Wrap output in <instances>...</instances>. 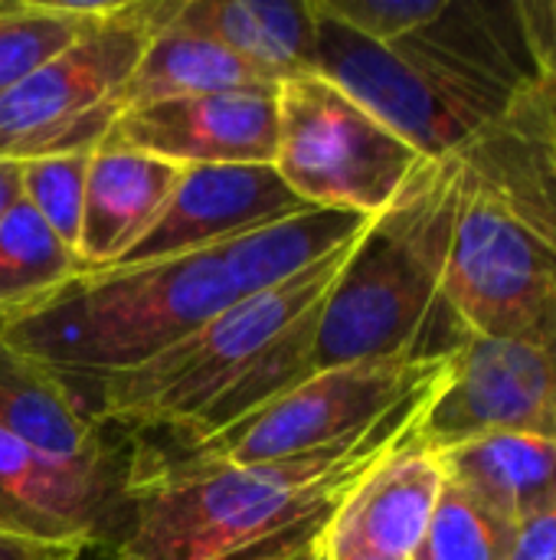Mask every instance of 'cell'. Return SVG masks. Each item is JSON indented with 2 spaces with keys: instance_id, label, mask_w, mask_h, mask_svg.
Instances as JSON below:
<instances>
[{
  "instance_id": "cell-1",
  "label": "cell",
  "mask_w": 556,
  "mask_h": 560,
  "mask_svg": "<svg viewBox=\"0 0 556 560\" xmlns=\"http://www.w3.org/2000/svg\"><path fill=\"white\" fill-rule=\"evenodd\" d=\"M446 381L413 394L370 430L308 456L210 463L144 450L128 459L118 525L105 545L118 560L308 558L347 495L419 433Z\"/></svg>"
},
{
  "instance_id": "cell-2",
  "label": "cell",
  "mask_w": 556,
  "mask_h": 560,
  "mask_svg": "<svg viewBox=\"0 0 556 560\" xmlns=\"http://www.w3.org/2000/svg\"><path fill=\"white\" fill-rule=\"evenodd\" d=\"M370 220L351 210L311 207L200 253L79 272L43 308L7 325L3 341L62 377L125 371L226 308L311 269L354 243Z\"/></svg>"
},
{
  "instance_id": "cell-3",
  "label": "cell",
  "mask_w": 556,
  "mask_h": 560,
  "mask_svg": "<svg viewBox=\"0 0 556 560\" xmlns=\"http://www.w3.org/2000/svg\"><path fill=\"white\" fill-rule=\"evenodd\" d=\"M452 161L446 299L501 338L556 302V92L537 82Z\"/></svg>"
},
{
  "instance_id": "cell-4",
  "label": "cell",
  "mask_w": 556,
  "mask_h": 560,
  "mask_svg": "<svg viewBox=\"0 0 556 560\" xmlns=\"http://www.w3.org/2000/svg\"><path fill=\"white\" fill-rule=\"evenodd\" d=\"M452 161H426L370 220L318 322V371L364 361H442L469 341L446 299Z\"/></svg>"
},
{
  "instance_id": "cell-5",
  "label": "cell",
  "mask_w": 556,
  "mask_h": 560,
  "mask_svg": "<svg viewBox=\"0 0 556 560\" xmlns=\"http://www.w3.org/2000/svg\"><path fill=\"white\" fill-rule=\"evenodd\" d=\"M360 236L295 279L226 308L134 368L72 377L85 381L95 394L88 404L92 420L125 433H164L177 446L187 443L200 423L262 364L269 348L298 318L324 305Z\"/></svg>"
},
{
  "instance_id": "cell-6",
  "label": "cell",
  "mask_w": 556,
  "mask_h": 560,
  "mask_svg": "<svg viewBox=\"0 0 556 560\" xmlns=\"http://www.w3.org/2000/svg\"><path fill=\"white\" fill-rule=\"evenodd\" d=\"M272 167L318 210L380 217L429 161L321 72L279 82Z\"/></svg>"
},
{
  "instance_id": "cell-7",
  "label": "cell",
  "mask_w": 556,
  "mask_h": 560,
  "mask_svg": "<svg viewBox=\"0 0 556 560\" xmlns=\"http://www.w3.org/2000/svg\"><path fill=\"white\" fill-rule=\"evenodd\" d=\"M157 30V0L121 3L69 49L0 92V158L88 154L111 128L108 98L141 62Z\"/></svg>"
},
{
  "instance_id": "cell-8",
  "label": "cell",
  "mask_w": 556,
  "mask_h": 560,
  "mask_svg": "<svg viewBox=\"0 0 556 560\" xmlns=\"http://www.w3.org/2000/svg\"><path fill=\"white\" fill-rule=\"evenodd\" d=\"M315 7V66L360 108L413 144L423 158H449L518 98L456 79L400 46L374 43Z\"/></svg>"
},
{
  "instance_id": "cell-9",
  "label": "cell",
  "mask_w": 556,
  "mask_h": 560,
  "mask_svg": "<svg viewBox=\"0 0 556 560\" xmlns=\"http://www.w3.org/2000/svg\"><path fill=\"white\" fill-rule=\"evenodd\" d=\"M449 371L452 358L321 368L236 427L174 453L210 463H269L308 456L370 430L413 394L446 381Z\"/></svg>"
},
{
  "instance_id": "cell-10",
  "label": "cell",
  "mask_w": 556,
  "mask_h": 560,
  "mask_svg": "<svg viewBox=\"0 0 556 560\" xmlns=\"http://www.w3.org/2000/svg\"><path fill=\"white\" fill-rule=\"evenodd\" d=\"M488 433L556 440V302L511 335H469L419 423V443L433 450Z\"/></svg>"
},
{
  "instance_id": "cell-11",
  "label": "cell",
  "mask_w": 556,
  "mask_h": 560,
  "mask_svg": "<svg viewBox=\"0 0 556 560\" xmlns=\"http://www.w3.org/2000/svg\"><path fill=\"white\" fill-rule=\"evenodd\" d=\"M305 210L311 207L292 194L272 164L187 167L157 223L111 269L200 253Z\"/></svg>"
},
{
  "instance_id": "cell-12",
  "label": "cell",
  "mask_w": 556,
  "mask_h": 560,
  "mask_svg": "<svg viewBox=\"0 0 556 560\" xmlns=\"http://www.w3.org/2000/svg\"><path fill=\"white\" fill-rule=\"evenodd\" d=\"M275 92H210L131 108L102 144L134 148L180 167L272 164L279 141Z\"/></svg>"
},
{
  "instance_id": "cell-13",
  "label": "cell",
  "mask_w": 556,
  "mask_h": 560,
  "mask_svg": "<svg viewBox=\"0 0 556 560\" xmlns=\"http://www.w3.org/2000/svg\"><path fill=\"white\" fill-rule=\"evenodd\" d=\"M125 476L59 466L0 430V528L59 545L108 541Z\"/></svg>"
},
{
  "instance_id": "cell-14",
  "label": "cell",
  "mask_w": 556,
  "mask_h": 560,
  "mask_svg": "<svg viewBox=\"0 0 556 560\" xmlns=\"http://www.w3.org/2000/svg\"><path fill=\"white\" fill-rule=\"evenodd\" d=\"M446 489V469L419 433L390 453L338 509L315 551L413 560Z\"/></svg>"
},
{
  "instance_id": "cell-15",
  "label": "cell",
  "mask_w": 556,
  "mask_h": 560,
  "mask_svg": "<svg viewBox=\"0 0 556 560\" xmlns=\"http://www.w3.org/2000/svg\"><path fill=\"white\" fill-rule=\"evenodd\" d=\"M0 430L33 453L85 472L125 476L102 427L92 420L79 390L46 364L26 358L0 338Z\"/></svg>"
},
{
  "instance_id": "cell-16",
  "label": "cell",
  "mask_w": 556,
  "mask_h": 560,
  "mask_svg": "<svg viewBox=\"0 0 556 560\" xmlns=\"http://www.w3.org/2000/svg\"><path fill=\"white\" fill-rule=\"evenodd\" d=\"M187 167L134 151L98 144L88 158L79 262L82 272L111 269L161 217Z\"/></svg>"
},
{
  "instance_id": "cell-17",
  "label": "cell",
  "mask_w": 556,
  "mask_h": 560,
  "mask_svg": "<svg viewBox=\"0 0 556 560\" xmlns=\"http://www.w3.org/2000/svg\"><path fill=\"white\" fill-rule=\"evenodd\" d=\"M157 26L213 39L279 82L298 72H318L311 0H157Z\"/></svg>"
},
{
  "instance_id": "cell-18",
  "label": "cell",
  "mask_w": 556,
  "mask_h": 560,
  "mask_svg": "<svg viewBox=\"0 0 556 560\" xmlns=\"http://www.w3.org/2000/svg\"><path fill=\"white\" fill-rule=\"evenodd\" d=\"M436 453L446 479L511 528L556 509V440L551 436L488 433Z\"/></svg>"
},
{
  "instance_id": "cell-19",
  "label": "cell",
  "mask_w": 556,
  "mask_h": 560,
  "mask_svg": "<svg viewBox=\"0 0 556 560\" xmlns=\"http://www.w3.org/2000/svg\"><path fill=\"white\" fill-rule=\"evenodd\" d=\"M265 89H279V79L246 62L242 56L229 52L226 46L170 26H157L134 72L108 98V112L118 121L131 108H144L167 98L210 95V92H265Z\"/></svg>"
},
{
  "instance_id": "cell-20",
  "label": "cell",
  "mask_w": 556,
  "mask_h": 560,
  "mask_svg": "<svg viewBox=\"0 0 556 560\" xmlns=\"http://www.w3.org/2000/svg\"><path fill=\"white\" fill-rule=\"evenodd\" d=\"M82 272L79 256L20 197L0 220V325L43 308Z\"/></svg>"
},
{
  "instance_id": "cell-21",
  "label": "cell",
  "mask_w": 556,
  "mask_h": 560,
  "mask_svg": "<svg viewBox=\"0 0 556 560\" xmlns=\"http://www.w3.org/2000/svg\"><path fill=\"white\" fill-rule=\"evenodd\" d=\"M121 3H33L0 0V92L69 49L92 23Z\"/></svg>"
},
{
  "instance_id": "cell-22",
  "label": "cell",
  "mask_w": 556,
  "mask_h": 560,
  "mask_svg": "<svg viewBox=\"0 0 556 560\" xmlns=\"http://www.w3.org/2000/svg\"><path fill=\"white\" fill-rule=\"evenodd\" d=\"M514 528L446 479L436 515L413 560H508Z\"/></svg>"
},
{
  "instance_id": "cell-23",
  "label": "cell",
  "mask_w": 556,
  "mask_h": 560,
  "mask_svg": "<svg viewBox=\"0 0 556 560\" xmlns=\"http://www.w3.org/2000/svg\"><path fill=\"white\" fill-rule=\"evenodd\" d=\"M88 154H59L23 161V197L39 213V220L79 256V230H82V200H85V174Z\"/></svg>"
},
{
  "instance_id": "cell-24",
  "label": "cell",
  "mask_w": 556,
  "mask_h": 560,
  "mask_svg": "<svg viewBox=\"0 0 556 560\" xmlns=\"http://www.w3.org/2000/svg\"><path fill=\"white\" fill-rule=\"evenodd\" d=\"M321 13L374 43H397L429 23L442 0H315Z\"/></svg>"
},
{
  "instance_id": "cell-25",
  "label": "cell",
  "mask_w": 556,
  "mask_h": 560,
  "mask_svg": "<svg viewBox=\"0 0 556 560\" xmlns=\"http://www.w3.org/2000/svg\"><path fill=\"white\" fill-rule=\"evenodd\" d=\"M537 79L556 92V0H518Z\"/></svg>"
},
{
  "instance_id": "cell-26",
  "label": "cell",
  "mask_w": 556,
  "mask_h": 560,
  "mask_svg": "<svg viewBox=\"0 0 556 560\" xmlns=\"http://www.w3.org/2000/svg\"><path fill=\"white\" fill-rule=\"evenodd\" d=\"M508 560H556V509L514 528Z\"/></svg>"
},
{
  "instance_id": "cell-27",
  "label": "cell",
  "mask_w": 556,
  "mask_h": 560,
  "mask_svg": "<svg viewBox=\"0 0 556 560\" xmlns=\"http://www.w3.org/2000/svg\"><path fill=\"white\" fill-rule=\"evenodd\" d=\"M85 545H59L39 541L26 535H13L0 528V560H75Z\"/></svg>"
},
{
  "instance_id": "cell-28",
  "label": "cell",
  "mask_w": 556,
  "mask_h": 560,
  "mask_svg": "<svg viewBox=\"0 0 556 560\" xmlns=\"http://www.w3.org/2000/svg\"><path fill=\"white\" fill-rule=\"evenodd\" d=\"M23 197V161L0 158V220Z\"/></svg>"
},
{
  "instance_id": "cell-29",
  "label": "cell",
  "mask_w": 556,
  "mask_h": 560,
  "mask_svg": "<svg viewBox=\"0 0 556 560\" xmlns=\"http://www.w3.org/2000/svg\"><path fill=\"white\" fill-rule=\"evenodd\" d=\"M75 560H118V558L108 551V545H105V541H92V545H85V548L79 551V558Z\"/></svg>"
},
{
  "instance_id": "cell-30",
  "label": "cell",
  "mask_w": 556,
  "mask_h": 560,
  "mask_svg": "<svg viewBox=\"0 0 556 560\" xmlns=\"http://www.w3.org/2000/svg\"><path fill=\"white\" fill-rule=\"evenodd\" d=\"M315 560H387L377 555H328V551H315Z\"/></svg>"
},
{
  "instance_id": "cell-31",
  "label": "cell",
  "mask_w": 556,
  "mask_h": 560,
  "mask_svg": "<svg viewBox=\"0 0 556 560\" xmlns=\"http://www.w3.org/2000/svg\"><path fill=\"white\" fill-rule=\"evenodd\" d=\"M301 560H315V555H308V558H301Z\"/></svg>"
},
{
  "instance_id": "cell-32",
  "label": "cell",
  "mask_w": 556,
  "mask_h": 560,
  "mask_svg": "<svg viewBox=\"0 0 556 560\" xmlns=\"http://www.w3.org/2000/svg\"><path fill=\"white\" fill-rule=\"evenodd\" d=\"M0 338H3V325H0Z\"/></svg>"
}]
</instances>
